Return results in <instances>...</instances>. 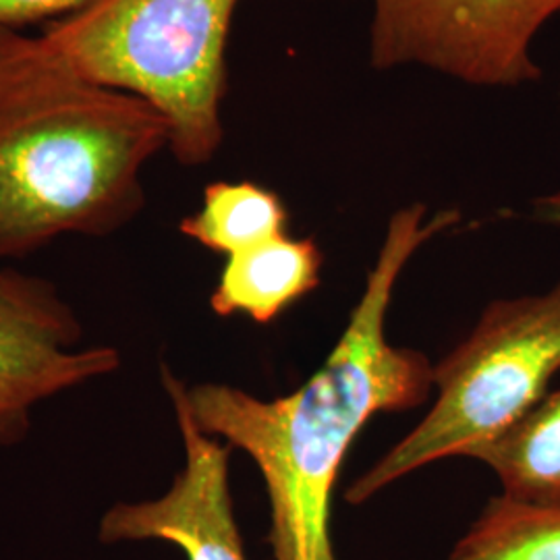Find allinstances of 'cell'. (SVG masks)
Instances as JSON below:
<instances>
[{
  "label": "cell",
  "mask_w": 560,
  "mask_h": 560,
  "mask_svg": "<svg viewBox=\"0 0 560 560\" xmlns=\"http://www.w3.org/2000/svg\"><path fill=\"white\" fill-rule=\"evenodd\" d=\"M423 219L421 203L393 214L337 347L295 393L261 400L229 384H185L201 432L240 448L260 469L275 560H337L330 515L345 455L374 416L413 409L434 386V365L423 353L386 339V314L402 268L425 241L459 221V212Z\"/></svg>",
  "instance_id": "obj_1"
},
{
  "label": "cell",
  "mask_w": 560,
  "mask_h": 560,
  "mask_svg": "<svg viewBox=\"0 0 560 560\" xmlns=\"http://www.w3.org/2000/svg\"><path fill=\"white\" fill-rule=\"evenodd\" d=\"M168 141L148 102L75 75L40 36L0 30V260L131 221L141 168Z\"/></svg>",
  "instance_id": "obj_2"
},
{
  "label": "cell",
  "mask_w": 560,
  "mask_h": 560,
  "mask_svg": "<svg viewBox=\"0 0 560 560\" xmlns=\"http://www.w3.org/2000/svg\"><path fill=\"white\" fill-rule=\"evenodd\" d=\"M240 0H88L40 38L75 75L133 94L171 127L185 166L221 148L224 50Z\"/></svg>",
  "instance_id": "obj_3"
},
{
  "label": "cell",
  "mask_w": 560,
  "mask_h": 560,
  "mask_svg": "<svg viewBox=\"0 0 560 560\" xmlns=\"http://www.w3.org/2000/svg\"><path fill=\"white\" fill-rule=\"evenodd\" d=\"M560 370V280L544 295L490 303L469 337L434 365L428 416L345 492L351 504L421 467L471 457L548 395Z\"/></svg>",
  "instance_id": "obj_4"
},
{
  "label": "cell",
  "mask_w": 560,
  "mask_h": 560,
  "mask_svg": "<svg viewBox=\"0 0 560 560\" xmlns=\"http://www.w3.org/2000/svg\"><path fill=\"white\" fill-rule=\"evenodd\" d=\"M560 0H374L370 59L420 65L474 85L538 80L529 55Z\"/></svg>",
  "instance_id": "obj_5"
},
{
  "label": "cell",
  "mask_w": 560,
  "mask_h": 560,
  "mask_svg": "<svg viewBox=\"0 0 560 560\" xmlns=\"http://www.w3.org/2000/svg\"><path fill=\"white\" fill-rule=\"evenodd\" d=\"M81 339L75 312L48 280L0 270V448L25 439L44 400L119 370L115 347Z\"/></svg>",
  "instance_id": "obj_6"
},
{
  "label": "cell",
  "mask_w": 560,
  "mask_h": 560,
  "mask_svg": "<svg viewBox=\"0 0 560 560\" xmlns=\"http://www.w3.org/2000/svg\"><path fill=\"white\" fill-rule=\"evenodd\" d=\"M161 376L179 425L183 467L159 499L113 504L102 515L98 538L168 541L187 560H245L229 483L231 446L201 432L185 400V382L168 365Z\"/></svg>",
  "instance_id": "obj_7"
},
{
  "label": "cell",
  "mask_w": 560,
  "mask_h": 560,
  "mask_svg": "<svg viewBox=\"0 0 560 560\" xmlns=\"http://www.w3.org/2000/svg\"><path fill=\"white\" fill-rule=\"evenodd\" d=\"M322 252L312 237L280 235L224 261L210 307L222 318L243 314L270 324L280 314L320 287Z\"/></svg>",
  "instance_id": "obj_8"
},
{
  "label": "cell",
  "mask_w": 560,
  "mask_h": 560,
  "mask_svg": "<svg viewBox=\"0 0 560 560\" xmlns=\"http://www.w3.org/2000/svg\"><path fill=\"white\" fill-rule=\"evenodd\" d=\"M486 463L509 499L560 504V388L548 393L504 434L471 453Z\"/></svg>",
  "instance_id": "obj_9"
},
{
  "label": "cell",
  "mask_w": 560,
  "mask_h": 560,
  "mask_svg": "<svg viewBox=\"0 0 560 560\" xmlns=\"http://www.w3.org/2000/svg\"><path fill=\"white\" fill-rule=\"evenodd\" d=\"M287 224L289 212L272 189L252 180H217L206 187L200 210L180 221L179 231L229 258L287 235Z\"/></svg>",
  "instance_id": "obj_10"
},
{
  "label": "cell",
  "mask_w": 560,
  "mask_h": 560,
  "mask_svg": "<svg viewBox=\"0 0 560 560\" xmlns=\"http://www.w3.org/2000/svg\"><path fill=\"white\" fill-rule=\"evenodd\" d=\"M446 560H560V504L497 497Z\"/></svg>",
  "instance_id": "obj_11"
},
{
  "label": "cell",
  "mask_w": 560,
  "mask_h": 560,
  "mask_svg": "<svg viewBox=\"0 0 560 560\" xmlns=\"http://www.w3.org/2000/svg\"><path fill=\"white\" fill-rule=\"evenodd\" d=\"M88 0H0V30H20L27 23L69 15Z\"/></svg>",
  "instance_id": "obj_12"
},
{
  "label": "cell",
  "mask_w": 560,
  "mask_h": 560,
  "mask_svg": "<svg viewBox=\"0 0 560 560\" xmlns=\"http://www.w3.org/2000/svg\"><path fill=\"white\" fill-rule=\"evenodd\" d=\"M536 217L540 221L560 226V194L536 201Z\"/></svg>",
  "instance_id": "obj_13"
}]
</instances>
